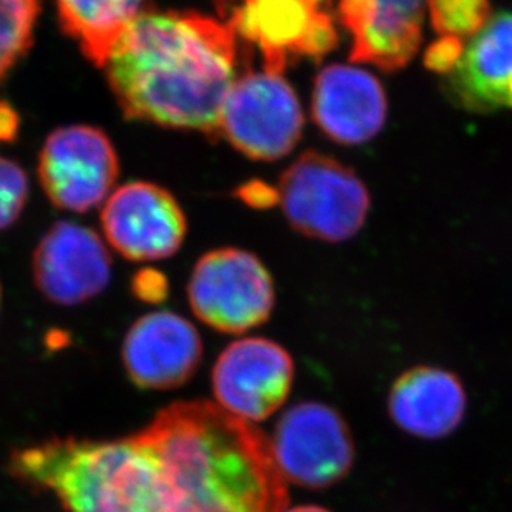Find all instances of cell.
I'll list each match as a JSON object with an SVG mask.
<instances>
[{"instance_id":"6da1fadb","label":"cell","mask_w":512,"mask_h":512,"mask_svg":"<svg viewBox=\"0 0 512 512\" xmlns=\"http://www.w3.org/2000/svg\"><path fill=\"white\" fill-rule=\"evenodd\" d=\"M10 474L68 512H282L271 438L211 401H178L113 441L54 438L15 450Z\"/></svg>"},{"instance_id":"7a4b0ae2","label":"cell","mask_w":512,"mask_h":512,"mask_svg":"<svg viewBox=\"0 0 512 512\" xmlns=\"http://www.w3.org/2000/svg\"><path fill=\"white\" fill-rule=\"evenodd\" d=\"M237 39L226 20L189 10H143L103 70L131 120L216 136L239 77Z\"/></svg>"},{"instance_id":"3957f363","label":"cell","mask_w":512,"mask_h":512,"mask_svg":"<svg viewBox=\"0 0 512 512\" xmlns=\"http://www.w3.org/2000/svg\"><path fill=\"white\" fill-rule=\"evenodd\" d=\"M277 198L295 231L325 242L355 236L370 209L362 179L319 151H307L290 165L279 181Z\"/></svg>"},{"instance_id":"277c9868","label":"cell","mask_w":512,"mask_h":512,"mask_svg":"<svg viewBox=\"0 0 512 512\" xmlns=\"http://www.w3.org/2000/svg\"><path fill=\"white\" fill-rule=\"evenodd\" d=\"M194 315L223 334H244L266 324L276 305L271 272L252 252L223 247L204 254L188 284Z\"/></svg>"},{"instance_id":"5b68a950","label":"cell","mask_w":512,"mask_h":512,"mask_svg":"<svg viewBox=\"0 0 512 512\" xmlns=\"http://www.w3.org/2000/svg\"><path fill=\"white\" fill-rule=\"evenodd\" d=\"M304 113L282 73L246 72L237 77L224 102L219 133L239 153L256 161L289 155L302 138Z\"/></svg>"},{"instance_id":"8992f818","label":"cell","mask_w":512,"mask_h":512,"mask_svg":"<svg viewBox=\"0 0 512 512\" xmlns=\"http://www.w3.org/2000/svg\"><path fill=\"white\" fill-rule=\"evenodd\" d=\"M272 455L285 481L299 488H330L355 463V441L347 420L324 401H300L277 421Z\"/></svg>"},{"instance_id":"52a82bcc","label":"cell","mask_w":512,"mask_h":512,"mask_svg":"<svg viewBox=\"0 0 512 512\" xmlns=\"http://www.w3.org/2000/svg\"><path fill=\"white\" fill-rule=\"evenodd\" d=\"M226 22L239 39L257 45L266 70L282 73L292 60H322L339 45L329 14L332 0H223Z\"/></svg>"},{"instance_id":"ba28073f","label":"cell","mask_w":512,"mask_h":512,"mask_svg":"<svg viewBox=\"0 0 512 512\" xmlns=\"http://www.w3.org/2000/svg\"><path fill=\"white\" fill-rule=\"evenodd\" d=\"M37 173L55 208L83 214L112 196L120 160L105 131L97 126L68 125L47 136Z\"/></svg>"},{"instance_id":"9c48e42d","label":"cell","mask_w":512,"mask_h":512,"mask_svg":"<svg viewBox=\"0 0 512 512\" xmlns=\"http://www.w3.org/2000/svg\"><path fill=\"white\" fill-rule=\"evenodd\" d=\"M108 246L133 262L163 261L183 246L188 221L168 189L131 181L113 191L100 214Z\"/></svg>"},{"instance_id":"30bf717a","label":"cell","mask_w":512,"mask_h":512,"mask_svg":"<svg viewBox=\"0 0 512 512\" xmlns=\"http://www.w3.org/2000/svg\"><path fill=\"white\" fill-rule=\"evenodd\" d=\"M294 358L274 340L231 343L213 370L216 405L247 423L267 420L284 406L294 385Z\"/></svg>"},{"instance_id":"8fae6325","label":"cell","mask_w":512,"mask_h":512,"mask_svg":"<svg viewBox=\"0 0 512 512\" xmlns=\"http://www.w3.org/2000/svg\"><path fill=\"white\" fill-rule=\"evenodd\" d=\"M32 272L45 299L72 307L107 289L112 281V256L98 232L73 221H58L35 247Z\"/></svg>"},{"instance_id":"7c38bea8","label":"cell","mask_w":512,"mask_h":512,"mask_svg":"<svg viewBox=\"0 0 512 512\" xmlns=\"http://www.w3.org/2000/svg\"><path fill=\"white\" fill-rule=\"evenodd\" d=\"M126 373L143 390H173L193 378L203 360V340L181 315L151 312L131 325L121 348Z\"/></svg>"},{"instance_id":"4fadbf2b","label":"cell","mask_w":512,"mask_h":512,"mask_svg":"<svg viewBox=\"0 0 512 512\" xmlns=\"http://www.w3.org/2000/svg\"><path fill=\"white\" fill-rule=\"evenodd\" d=\"M426 0H340L339 17L352 34L350 60L385 72L406 67L420 50Z\"/></svg>"},{"instance_id":"5bb4252c","label":"cell","mask_w":512,"mask_h":512,"mask_svg":"<svg viewBox=\"0 0 512 512\" xmlns=\"http://www.w3.org/2000/svg\"><path fill=\"white\" fill-rule=\"evenodd\" d=\"M387 95L372 73L350 65H330L315 78V125L339 145H363L387 121Z\"/></svg>"},{"instance_id":"9a60e30c","label":"cell","mask_w":512,"mask_h":512,"mask_svg":"<svg viewBox=\"0 0 512 512\" xmlns=\"http://www.w3.org/2000/svg\"><path fill=\"white\" fill-rule=\"evenodd\" d=\"M387 411L393 425L418 440L453 435L468 413V393L461 378L435 365H418L400 373L390 387Z\"/></svg>"},{"instance_id":"2e32d148","label":"cell","mask_w":512,"mask_h":512,"mask_svg":"<svg viewBox=\"0 0 512 512\" xmlns=\"http://www.w3.org/2000/svg\"><path fill=\"white\" fill-rule=\"evenodd\" d=\"M443 88L451 102L473 113L512 108V14L489 20L464 47Z\"/></svg>"},{"instance_id":"e0dca14e","label":"cell","mask_w":512,"mask_h":512,"mask_svg":"<svg viewBox=\"0 0 512 512\" xmlns=\"http://www.w3.org/2000/svg\"><path fill=\"white\" fill-rule=\"evenodd\" d=\"M55 5L63 32L100 68L123 32L143 12V0H55Z\"/></svg>"},{"instance_id":"ac0fdd59","label":"cell","mask_w":512,"mask_h":512,"mask_svg":"<svg viewBox=\"0 0 512 512\" xmlns=\"http://www.w3.org/2000/svg\"><path fill=\"white\" fill-rule=\"evenodd\" d=\"M40 0H0V83L34 42Z\"/></svg>"},{"instance_id":"d6986e66","label":"cell","mask_w":512,"mask_h":512,"mask_svg":"<svg viewBox=\"0 0 512 512\" xmlns=\"http://www.w3.org/2000/svg\"><path fill=\"white\" fill-rule=\"evenodd\" d=\"M431 25L441 37L473 39L491 20L489 0H426Z\"/></svg>"},{"instance_id":"ffe728a7","label":"cell","mask_w":512,"mask_h":512,"mask_svg":"<svg viewBox=\"0 0 512 512\" xmlns=\"http://www.w3.org/2000/svg\"><path fill=\"white\" fill-rule=\"evenodd\" d=\"M29 196L30 181L24 168L0 156V231L19 221Z\"/></svg>"},{"instance_id":"44dd1931","label":"cell","mask_w":512,"mask_h":512,"mask_svg":"<svg viewBox=\"0 0 512 512\" xmlns=\"http://www.w3.org/2000/svg\"><path fill=\"white\" fill-rule=\"evenodd\" d=\"M464 47L466 45L461 40L441 37L438 42L431 45L430 49L426 50L425 65L433 72L446 75L456 67V63L463 55Z\"/></svg>"},{"instance_id":"7402d4cb","label":"cell","mask_w":512,"mask_h":512,"mask_svg":"<svg viewBox=\"0 0 512 512\" xmlns=\"http://www.w3.org/2000/svg\"><path fill=\"white\" fill-rule=\"evenodd\" d=\"M135 292L143 300H161L166 295L165 277L158 272H140L135 279Z\"/></svg>"},{"instance_id":"603a6c76","label":"cell","mask_w":512,"mask_h":512,"mask_svg":"<svg viewBox=\"0 0 512 512\" xmlns=\"http://www.w3.org/2000/svg\"><path fill=\"white\" fill-rule=\"evenodd\" d=\"M242 199L256 206V208H269L272 204L279 201L277 198V189H271L266 184H251L242 191Z\"/></svg>"},{"instance_id":"cb8c5ba5","label":"cell","mask_w":512,"mask_h":512,"mask_svg":"<svg viewBox=\"0 0 512 512\" xmlns=\"http://www.w3.org/2000/svg\"><path fill=\"white\" fill-rule=\"evenodd\" d=\"M19 131V116L7 103H0V141L14 140Z\"/></svg>"},{"instance_id":"d4e9b609","label":"cell","mask_w":512,"mask_h":512,"mask_svg":"<svg viewBox=\"0 0 512 512\" xmlns=\"http://www.w3.org/2000/svg\"><path fill=\"white\" fill-rule=\"evenodd\" d=\"M282 512H332L330 509L315 506V504H304V506H294V508H285Z\"/></svg>"},{"instance_id":"484cf974","label":"cell","mask_w":512,"mask_h":512,"mask_svg":"<svg viewBox=\"0 0 512 512\" xmlns=\"http://www.w3.org/2000/svg\"><path fill=\"white\" fill-rule=\"evenodd\" d=\"M0 300H2V289H0Z\"/></svg>"}]
</instances>
